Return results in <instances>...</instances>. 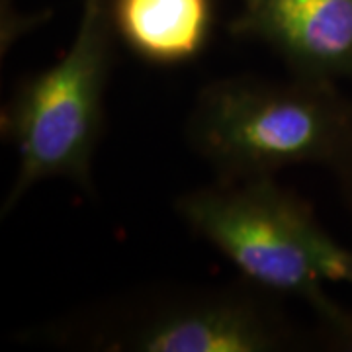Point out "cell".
Masks as SVG:
<instances>
[{"label": "cell", "mask_w": 352, "mask_h": 352, "mask_svg": "<svg viewBox=\"0 0 352 352\" xmlns=\"http://www.w3.org/2000/svg\"><path fill=\"white\" fill-rule=\"evenodd\" d=\"M180 219L243 278L276 298L307 303L325 327L352 344V315L331 300L342 282L349 249L317 221L314 210L274 176L215 180L176 200Z\"/></svg>", "instance_id": "6da1fadb"}, {"label": "cell", "mask_w": 352, "mask_h": 352, "mask_svg": "<svg viewBox=\"0 0 352 352\" xmlns=\"http://www.w3.org/2000/svg\"><path fill=\"white\" fill-rule=\"evenodd\" d=\"M349 112L337 82L229 76L198 92L186 135L219 180L261 178L296 164L329 166Z\"/></svg>", "instance_id": "7a4b0ae2"}, {"label": "cell", "mask_w": 352, "mask_h": 352, "mask_svg": "<svg viewBox=\"0 0 352 352\" xmlns=\"http://www.w3.org/2000/svg\"><path fill=\"white\" fill-rule=\"evenodd\" d=\"M116 39L110 0H82L63 57L14 92L2 112V133L18 153V168L2 215L51 178L90 184Z\"/></svg>", "instance_id": "3957f363"}, {"label": "cell", "mask_w": 352, "mask_h": 352, "mask_svg": "<svg viewBox=\"0 0 352 352\" xmlns=\"http://www.w3.org/2000/svg\"><path fill=\"white\" fill-rule=\"evenodd\" d=\"M256 286L166 292L100 321L92 344L113 352H280L302 337Z\"/></svg>", "instance_id": "277c9868"}, {"label": "cell", "mask_w": 352, "mask_h": 352, "mask_svg": "<svg viewBox=\"0 0 352 352\" xmlns=\"http://www.w3.org/2000/svg\"><path fill=\"white\" fill-rule=\"evenodd\" d=\"M231 34L261 41L292 75L352 80V0H239Z\"/></svg>", "instance_id": "5b68a950"}, {"label": "cell", "mask_w": 352, "mask_h": 352, "mask_svg": "<svg viewBox=\"0 0 352 352\" xmlns=\"http://www.w3.org/2000/svg\"><path fill=\"white\" fill-rule=\"evenodd\" d=\"M110 12L118 39L159 67L194 61L214 34V0H110Z\"/></svg>", "instance_id": "8992f818"}, {"label": "cell", "mask_w": 352, "mask_h": 352, "mask_svg": "<svg viewBox=\"0 0 352 352\" xmlns=\"http://www.w3.org/2000/svg\"><path fill=\"white\" fill-rule=\"evenodd\" d=\"M329 168L335 175L342 200L352 212V98L346 129H344V135H342V141H340L339 151L335 155V159L331 161Z\"/></svg>", "instance_id": "52a82bcc"}, {"label": "cell", "mask_w": 352, "mask_h": 352, "mask_svg": "<svg viewBox=\"0 0 352 352\" xmlns=\"http://www.w3.org/2000/svg\"><path fill=\"white\" fill-rule=\"evenodd\" d=\"M344 284L352 286V252H349V258H346V266H344V278H342Z\"/></svg>", "instance_id": "ba28073f"}]
</instances>
